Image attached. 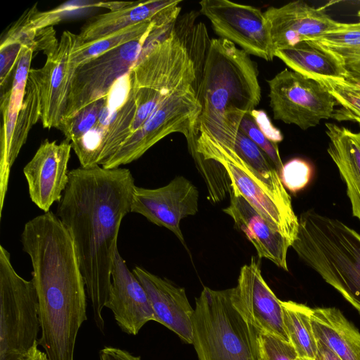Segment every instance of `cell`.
Segmentation results:
<instances>
[{"mask_svg": "<svg viewBox=\"0 0 360 360\" xmlns=\"http://www.w3.org/2000/svg\"><path fill=\"white\" fill-rule=\"evenodd\" d=\"M264 14L269 26L274 53L276 49L316 41L347 25L333 20L323 8L311 6L301 0L269 7Z\"/></svg>", "mask_w": 360, "mask_h": 360, "instance_id": "cell-14", "label": "cell"}, {"mask_svg": "<svg viewBox=\"0 0 360 360\" xmlns=\"http://www.w3.org/2000/svg\"><path fill=\"white\" fill-rule=\"evenodd\" d=\"M135 186L129 169L79 167L70 170L58 205L56 215L74 243L94 319L101 332L120 225L131 212Z\"/></svg>", "mask_w": 360, "mask_h": 360, "instance_id": "cell-1", "label": "cell"}, {"mask_svg": "<svg viewBox=\"0 0 360 360\" xmlns=\"http://www.w3.org/2000/svg\"><path fill=\"white\" fill-rule=\"evenodd\" d=\"M77 34L65 30L56 49L46 54L44 66L30 69L29 77L39 88L44 128H58L63 120L76 67L71 62Z\"/></svg>", "mask_w": 360, "mask_h": 360, "instance_id": "cell-12", "label": "cell"}, {"mask_svg": "<svg viewBox=\"0 0 360 360\" xmlns=\"http://www.w3.org/2000/svg\"><path fill=\"white\" fill-rule=\"evenodd\" d=\"M100 360H141L128 351L113 347H104L99 354Z\"/></svg>", "mask_w": 360, "mask_h": 360, "instance_id": "cell-36", "label": "cell"}, {"mask_svg": "<svg viewBox=\"0 0 360 360\" xmlns=\"http://www.w3.org/2000/svg\"><path fill=\"white\" fill-rule=\"evenodd\" d=\"M105 307L112 311L120 329L129 335H136L146 323L156 321L146 291L118 250L112 266Z\"/></svg>", "mask_w": 360, "mask_h": 360, "instance_id": "cell-17", "label": "cell"}, {"mask_svg": "<svg viewBox=\"0 0 360 360\" xmlns=\"http://www.w3.org/2000/svg\"><path fill=\"white\" fill-rule=\"evenodd\" d=\"M20 240L38 296L39 345L49 360H74L77 334L87 319L86 284L74 243L51 211L29 220Z\"/></svg>", "mask_w": 360, "mask_h": 360, "instance_id": "cell-2", "label": "cell"}, {"mask_svg": "<svg viewBox=\"0 0 360 360\" xmlns=\"http://www.w3.org/2000/svg\"><path fill=\"white\" fill-rule=\"evenodd\" d=\"M188 147L190 153L194 151L221 165L229 174L231 188L292 245L297 235L299 218L277 170L266 171L247 161L231 147L217 140L201 124H198L193 140Z\"/></svg>", "mask_w": 360, "mask_h": 360, "instance_id": "cell-4", "label": "cell"}, {"mask_svg": "<svg viewBox=\"0 0 360 360\" xmlns=\"http://www.w3.org/2000/svg\"><path fill=\"white\" fill-rule=\"evenodd\" d=\"M230 203L223 212L233 220L235 226L246 236L257 256L288 271L287 253L291 243L237 191L231 189Z\"/></svg>", "mask_w": 360, "mask_h": 360, "instance_id": "cell-19", "label": "cell"}, {"mask_svg": "<svg viewBox=\"0 0 360 360\" xmlns=\"http://www.w3.org/2000/svg\"><path fill=\"white\" fill-rule=\"evenodd\" d=\"M279 175L285 189L295 194L309 185L313 178L314 168L309 162L295 158L283 164Z\"/></svg>", "mask_w": 360, "mask_h": 360, "instance_id": "cell-29", "label": "cell"}, {"mask_svg": "<svg viewBox=\"0 0 360 360\" xmlns=\"http://www.w3.org/2000/svg\"><path fill=\"white\" fill-rule=\"evenodd\" d=\"M317 342V352L315 360H342L326 345L319 340Z\"/></svg>", "mask_w": 360, "mask_h": 360, "instance_id": "cell-37", "label": "cell"}, {"mask_svg": "<svg viewBox=\"0 0 360 360\" xmlns=\"http://www.w3.org/2000/svg\"><path fill=\"white\" fill-rule=\"evenodd\" d=\"M181 2L180 0L137 1L121 9L94 16L81 28L77 34V44L92 42L122 29L154 20Z\"/></svg>", "mask_w": 360, "mask_h": 360, "instance_id": "cell-20", "label": "cell"}, {"mask_svg": "<svg viewBox=\"0 0 360 360\" xmlns=\"http://www.w3.org/2000/svg\"><path fill=\"white\" fill-rule=\"evenodd\" d=\"M72 149L70 141L65 139L59 143L46 139L23 168L30 198L44 212H49L55 202H60L67 187Z\"/></svg>", "mask_w": 360, "mask_h": 360, "instance_id": "cell-16", "label": "cell"}, {"mask_svg": "<svg viewBox=\"0 0 360 360\" xmlns=\"http://www.w3.org/2000/svg\"><path fill=\"white\" fill-rule=\"evenodd\" d=\"M297 360H302V359L297 358Z\"/></svg>", "mask_w": 360, "mask_h": 360, "instance_id": "cell-41", "label": "cell"}, {"mask_svg": "<svg viewBox=\"0 0 360 360\" xmlns=\"http://www.w3.org/2000/svg\"><path fill=\"white\" fill-rule=\"evenodd\" d=\"M200 12L219 38L239 46L249 55L271 61L274 47L267 20L257 7L229 0H203Z\"/></svg>", "mask_w": 360, "mask_h": 360, "instance_id": "cell-11", "label": "cell"}, {"mask_svg": "<svg viewBox=\"0 0 360 360\" xmlns=\"http://www.w3.org/2000/svg\"><path fill=\"white\" fill-rule=\"evenodd\" d=\"M106 101L107 96L90 103L72 118L63 120L58 129L70 143L78 140L96 126Z\"/></svg>", "mask_w": 360, "mask_h": 360, "instance_id": "cell-28", "label": "cell"}, {"mask_svg": "<svg viewBox=\"0 0 360 360\" xmlns=\"http://www.w3.org/2000/svg\"><path fill=\"white\" fill-rule=\"evenodd\" d=\"M325 126L330 140L328 153L346 185L352 214L360 220V131L334 123Z\"/></svg>", "mask_w": 360, "mask_h": 360, "instance_id": "cell-21", "label": "cell"}, {"mask_svg": "<svg viewBox=\"0 0 360 360\" xmlns=\"http://www.w3.org/2000/svg\"><path fill=\"white\" fill-rule=\"evenodd\" d=\"M231 296L258 331L289 342L283 325L281 300L264 281L259 262L255 257L241 267L237 285L231 288Z\"/></svg>", "mask_w": 360, "mask_h": 360, "instance_id": "cell-15", "label": "cell"}, {"mask_svg": "<svg viewBox=\"0 0 360 360\" xmlns=\"http://www.w3.org/2000/svg\"><path fill=\"white\" fill-rule=\"evenodd\" d=\"M132 271L147 292L156 322L169 328L185 342L192 344L194 309L185 289L141 266H135Z\"/></svg>", "mask_w": 360, "mask_h": 360, "instance_id": "cell-18", "label": "cell"}, {"mask_svg": "<svg viewBox=\"0 0 360 360\" xmlns=\"http://www.w3.org/2000/svg\"><path fill=\"white\" fill-rule=\"evenodd\" d=\"M283 319L289 342L299 359L315 360L317 342L311 324V307L294 301H282Z\"/></svg>", "mask_w": 360, "mask_h": 360, "instance_id": "cell-25", "label": "cell"}, {"mask_svg": "<svg viewBox=\"0 0 360 360\" xmlns=\"http://www.w3.org/2000/svg\"><path fill=\"white\" fill-rule=\"evenodd\" d=\"M198 94L202 105L199 122L231 112H251L261 100L258 70L250 55L231 41L210 40Z\"/></svg>", "mask_w": 360, "mask_h": 360, "instance_id": "cell-5", "label": "cell"}, {"mask_svg": "<svg viewBox=\"0 0 360 360\" xmlns=\"http://www.w3.org/2000/svg\"><path fill=\"white\" fill-rule=\"evenodd\" d=\"M311 324L316 340L342 360H360V333L335 307L311 309Z\"/></svg>", "mask_w": 360, "mask_h": 360, "instance_id": "cell-23", "label": "cell"}, {"mask_svg": "<svg viewBox=\"0 0 360 360\" xmlns=\"http://www.w3.org/2000/svg\"><path fill=\"white\" fill-rule=\"evenodd\" d=\"M179 6L171 8L154 20L122 29L92 42L77 44L72 54V63L77 68L101 54L143 36L166 19Z\"/></svg>", "mask_w": 360, "mask_h": 360, "instance_id": "cell-26", "label": "cell"}, {"mask_svg": "<svg viewBox=\"0 0 360 360\" xmlns=\"http://www.w3.org/2000/svg\"><path fill=\"white\" fill-rule=\"evenodd\" d=\"M313 42L333 53L358 48L360 46V21L347 23L344 29L329 32Z\"/></svg>", "mask_w": 360, "mask_h": 360, "instance_id": "cell-30", "label": "cell"}, {"mask_svg": "<svg viewBox=\"0 0 360 360\" xmlns=\"http://www.w3.org/2000/svg\"><path fill=\"white\" fill-rule=\"evenodd\" d=\"M198 82H190L172 92L102 165L114 169L140 158L158 141L172 133H181L192 142L202 112Z\"/></svg>", "mask_w": 360, "mask_h": 360, "instance_id": "cell-9", "label": "cell"}, {"mask_svg": "<svg viewBox=\"0 0 360 360\" xmlns=\"http://www.w3.org/2000/svg\"><path fill=\"white\" fill-rule=\"evenodd\" d=\"M335 54L349 75V82L360 84V46Z\"/></svg>", "mask_w": 360, "mask_h": 360, "instance_id": "cell-34", "label": "cell"}, {"mask_svg": "<svg viewBox=\"0 0 360 360\" xmlns=\"http://www.w3.org/2000/svg\"><path fill=\"white\" fill-rule=\"evenodd\" d=\"M181 7L143 36L78 65L74 72L63 120L90 103L106 97L114 84L127 74L143 51L169 35Z\"/></svg>", "mask_w": 360, "mask_h": 360, "instance_id": "cell-7", "label": "cell"}, {"mask_svg": "<svg viewBox=\"0 0 360 360\" xmlns=\"http://www.w3.org/2000/svg\"><path fill=\"white\" fill-rule=\"evenodd\" d=\"M199 192L188 179L174 177L167 185L157 188L135 186L131 212L172 231L186 248L180 229L181 221L198 211Z\"/></svg>", "mask_w": 360, "mask_h": 360, "instance_id": "cell-13", "label": "cell"}, {"mask_svg": "<svg viewBox=\"0 0 360 360\" xmlns=\"http://www.w3.org/2000/svg\"><path fill=\"white\" fill-rule=\"evenodd\" d=\"M39 360H49L46 354L43 352Z\"/></svg>", "mask_w": 360, "mask_h": 360, "instance_id": "cell-38", "label": "cell"}, {"mask_svg": "<svg viewBox=\"0 0 360 360\" xmlns=\"http://www.w3.org/2000/svg\"><path fill=\"white\" fill-rule=\"evenodd\" d=\"M298 218V232L291 247L360 314V233L312 210Z\"/></svg>", "mask_w": 360, "mask_h": 360, "instance_id": "cell-3", "label": "cell"}, {"mask_svg": "<svg viewBox=\"0 0 360 360\" xmlns=\"http://www.w3.org/2000/svg\"><path fill=\"white\" fill-rule=\"evenodd\" d=\"M274 55L292 71L319 82L329 79L349 81V75L340 58L313 41L276 49Z\"/></svg>", "mask_w": 360, "mask_h": 360, "instance_id": "cell-22", "label": "cell"}, {"mask_svg": "<svg viewBox=\"0 0 360 360\" xmlns=\"http://www.w3.org/2000/svg\"><path fill=\"white\" fill-rule=\"evenodd\" d=\"M39 120H41V98L39 88L36 82L28 77L23 103L15 122L6 166L0 172L1 218L11 167L27 141L29 131Z\"/></svg>", "mask_w": 360, "mask_h": 360, "instance_id": "cell-24", "label": "cell"}, {"mask_svg": "<svg viewBox=\"0 0 360 360\" xmlns=\"http://www.w3.org/2000/svg\"><path fill=\"white\" fill-rule=\"evenodd\" d=\"M39 300L32 281L14 269L0 246V360H20L38 343Z\"/></svg>", "mask_w": 360, "mask_h": 360, "instance_id": "cell-8", "label": "cell"}, {"mask_svg": "<svg viewBox=\"0 0 360 360\" xmlns=\"http://www.w3.org/2000/svg\"><path fill=\"white\" fill-rule=\"evenodd\" d=\"M23 45L18 41L0 44V86L1 92L6 89L14 73Z\"/></svg>", "mask_w": 360, "mask_h": 360, "instance_id": "cell-33", "label": "cell"}, {"mask_svg": "<svg viewBox=\"0 0 360 360\" xmlns=\"http://www.w3.org/2000/svg\"><path fill=\"white\" fill-rule=\"evenodd\" d=\"M266 82L274 120L302 130L332 118L335 106L338 105L324 85L287 68Z\"/></svg>", "mask_w": 360, "mask_h": 360, "instance_id": "cell-10", "label": "cell"}, {"mask_svg": "<svg viewBox=\"0 0 360 360\" xmlns=\"http://www.w3.org/2000/svg\"><path fill=\"white\" fill-rule=\"evenodd\" d=\"M357 15L359 18V21H360V10H359L358 13H357Z\"/></svg>", "mask_w": 360, "mask_h": 360, "instance_id": "cell-40", "label": "cell"}, {"mask_svg": "<svg viewBox=\"0 0 360 360\" xmlns=\"http://www.w3.org/2000/svg\"><path fill=\"white\" fill-rule=\"evenodd\" d=\"M324 85L341 107L335 109L332 119L339 122L352 121L360 126V93L348 80H324Z\"/></svg>", "mask_w": 360, "mask_h": 360, "instance_id": "cell-27", "label": "cell"}, {"mask_svg": "<svg viewBox=\"0 0 360 360\" xmlns=\"http://www.w3.org/2000/svg\"><path fill=\"white\" fill-rule=\"evenodd\" d=\"M354 84H355V87L359 91V92L360 93V84H356V83H354Z\"/></svg>", "mask_w": 360, "mask_h": 360, "instance_id": "cell-39", "label": "cell"}, {"mask_svg": "<svg viewBox=\"0 0 360 360\" xmlns=\"http://www.w3.org/2000/svg\"><path fill=\"white\" fill-rule=\"evenodd\" d=\"M257 345L262 360H297L298 356L289 342L258 331Z\"/></svg>", "mask_w": 360, "mask_h": 360, "instance_id": "cell-32", "label": "cell"}, {"mask_svg": "<svg viewBox=\"0 0 360 360\" xmlns=\"http://www.w3.org/2000/svg\"><path fill=\"white\" fill-rule=\"evenodd\" d=\"M239 129L268 156L280 174L282 162L278 144L271 141L259 129L250 112L245 114L240 120Z\"/></svg>", "mask_w": 360, "mask_h": 360, "instance_id": "cell-31", "label": "cell"}, {"mask_svg": "<svg viewBox=\"0 0 360 360\" xmlns=\"http://www.w3.org/2000/svg\"><path fill=\"white\" fill-rule=\"evenodd\" d=\"M259 129L272 142L278 143L283 136L278 129L271 123L268 115L264 110H253L250 112Z\"/></svg>", "mask_w": 360, "mask_h": 360, "instance_id": "cell-35", "label": "cell"}, {"mask_svg": "<svg viewBox=\"0 0 360 360\" xmlns=\"http://www.w3.org/2000/svg\"><path fill=\"white\" fill-rule=\"evenodd\" d=\"M257 335L235 304L231 288H203L193 316L192 345L198 360H260Z\"/></svg>", "mask_w": 360, "mask_h": 360, "instance_id": "cell-6", "label": "cell"}]
</instances>
